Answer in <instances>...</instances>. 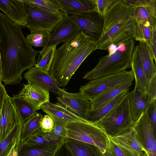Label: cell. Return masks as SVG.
I'll return each instance as SVG.
<instances>
[{
	"label": "cell",
	"mask_w": 156,
	"mask_h": 156,
	"mask_svg": "<svg viewBox=\"0 0 156 156\" xmlns=\"http://www.w3.org/2000/svg\"><path fill=\"white\" fill-rule=\"evenodd\" d=\"M22 27L0 12V46L2 81L5 85L16 84L22 80L23 71L35 66L39 51L27 41Z\"/></svg>",
	"instance_id": "obj_1"
},
{
	"label": "cell",
	"mask_w": 156,
	"mask_h": 156,
	"mask_svg": "<svg viewBox=\"0 0 156 156\" xmlns=\"http://www.w3.org/2000/svg\"><path fill=\"white\" fill-rule=\"evenodd\" d=\"M96 50V43L82 32L55 50L48 73L58 86H66L87 57Z\"/></svg>",
	"instance_id": "obj_2"
},
{
	"label": "cell",
	"mask_w": 156,
	"mask_h": 156,
	"mask_svg": "<svg viewBox=\"0 0 156 156\" xmlns=\"http://www.w3.org/2000/svg\"><path fill=\"white\" fill-rule=\"evenodd\" d=\"M102 31L96 49L108 50L111 45L118 47L134 39L136 22L132 9L123 0H116L103 16Z\"/></svg>",
	"instance_id": "obj_3"
},
{
	"label": "cell",
	"mask_w": 156,
	"mask_h": 156,
	"mask_svg": "<svg viewBox=\"0 0 156 156\" xmlns=\"http://www.w3.org/2000/svg\"><path fill=\"white\" fill-rule=\"evenodd\" d=\"M135 43L133 39L119 45L114 53L101 57L95 67L87 72L83 78L88 80H93L116 74L131 67V60Z\"/></svg>",
	"instance_id": "obj_4"
},
{
	"label": "cell",
	"mask_w": 156,
	"mask_h": 156,
	"mask_svg": "<svg viewBox=\"0 0 156 156\" xmlns=\"http://www.w3.org/2000/svg\"><path fill=\"white\" fill-rule=\"evenodd\" d=\"M133 122L126 94L119 104L95 124L112 138L129 129Z\"/></svg>",
	"instance_id": "obj_5"
},
{
	"label": "cell",
	"mask_w": 156,
	"mask_h": 156,
	"mask_svg": "<svg viewBox=\"0 0 156 156\" xmlns=\"http://www.w3.org/2000/svg\"><path fill=\"white\" fill-rule=\"evenodd\" d=\"M67 137L99 147L103 154L108 146L109 138L101 128L87 121L67 122Z\"/></svg>",
	"instance_id": "obj_6"
},
{
	"label": "cell",
	"mask_w": 156,
	"mask_h": 156,
	"mask_svg": "<svg viewBox=\"0 0 156 156\" xmlns=\"http://www.w3.org/2000/svg\"><path fill=\"white\" fill-rule=\"evenodd\" d=\"M23 8L27 20L25 27L31 34L43 31L51 32L56 25L68 15L63 12L54 13L23 4Z\"/></svg>",
	"instance_id": "obj_7"
},
{
	"label": "cell",
	"mask_w": 156,
	"mask_h": 156,
	"mask_svg": "<svg viewBox=\"0 0 156 156\" xmlns=\"http://www.w3.org/2000/svg\"><path fill=\"white\" fill-rule=\"evenodd\" d=\"M134 79L131 70H125L116 74L104 76L90 80L85 85L81 86L79 92L90 101L108 89L124 82L133 81Z\"/></svg>",
	"instance_id": "obj_8"
},
{
	"label": "cell",
	"mask_w": 156,
	"mask_h": 156,
	"mask_svg": "<svg viewBox=\"0 0 156 156\" xmlns=\"http://www.w3.org/2000/svg\"><path fill=\"white\" fill-rule=\"evenodd\" d=\"M132 128L135 137L148 156H156V136L148 116L147 109L133 122Z\"/></svg>",
	"instance_id": "obj_9"
},
{
	"label": "cell",
	"mask_w": 156,
	"mask_h": 156,
	"mask_svg": "<svg viewBox=\"0 0 156 156\" xmlns=\"http://www.w3.org/2000/svg\"><path fill=\"white\" fill-rule=\"evenodd\" d=\"M68 16L76 24L81 32L90 40L95 42L97 41L103 29V17L96 11L69 15Z\"/></svg>",
	"instance_id": "obj_10"
},
{
	"label": "cell",
	"mask_w": 156,
	"mask_h": 156,
	"mask_svg": "<svg viewBox=\"0 0 156 156\" xmlns=\"http://www.w3.org/2000/svg\"><path fill=\"white\" fill-rule=\"evenodd\" d=\"M81 32L76 24L67 15L55 26L46 45L41 51L37 61L51 48L56 47L60 43L73 38Z\"/></svg>",
	"instance_id": "obj_11"
},
{
	"label": "cell",
	"mask_w": 156,
	"mask_h": 156,
	"mask_svg": "<svg viewBox=\"0 0 156 156\" xmlns=\"http://www.w3.org/2000/svg\"><path fill=\"white\" fill-rule=\"evenodd\" d=\"M56 98L60 104L85 120L90 109V101L80 92L70 93L65 90L61 95Z\"/></svg>",
	"instance_id": "obj_12"
},
{
	"label": "cell",
	"mask_w": 156,
	"mask_h": 156,
	"mask_svg": "<svg viewBox=\"0 0 156 156\" xmlns=\"http://www.w3.org/2000/svg\"><path fill=\"white\" fill-rule=\"evenodd\" d=\"M21 123L11 98L7 93L0 111V142L8 135L15 125Z\"/></svg>",
	"instance_id": "obj_13"
},
{
	"label": "cell",
	"mask_w": 156,
	"mask_h": 156,
	"mask_svg": "<svg viewBox=\"0 0 156 156\" xmlns=\"http://www.w3.org/2000/svg\"><path fill=\"white\" fill-rule=\"evenodd\" d=\"M130 8L136 22L151 30L156 27V0H136L135 5Z\"/></svg>",
	"instance_id": "obj_14"
},
{
	"label": "cell",
	"mask_w": 156,
	"mask_h": 156,
	"mask_svg": "<svg viewBox=\"0 0 156 156\" xmlns=\"http://www.w3.org/2000/svg\"><path fill=\"white\" fill-rule=\"evenodd\" d=\"M28 82L37 85L42 88L61 95L64 90L60 88L48 72L44 71L36 67H32L23 75Z\"/></svg>",
	"instance_id": "obj_15"
},
{
	"label": "cell",
	"mask_w": 156,
	"mask_h": 156,
	"mask_svg": "<svg viewBox=\"0 0 156 156\" xmlns=\"http://www.w3.org/2000/svg\"><path fill=\"white\" fill-rule=\"evenodd\" d=\"M30 104L37 111L44 103L49 102V92L28 82L18 94Z\"/></svg>",
	"instance_id": "obj_16"
},
{
	"label": "cell",
	"mask_w": 156,
	"mask_h": 156,
	"mask_svg": "<svg viewBox=\"0 0 156 156\" xmlns=\"http://www.w3.org/2000/svg\"><path fill=\"white\" fill-rule=\"evenodd\" d=\"M62 144L29 145L20 142L15 147L14 156H55Z\"/></svg>",
	"instance_id": "obj_17"
},
{
	"label": "cell",
	"mask_w": 156,
	"mask_h": 156,
	"mask_svg": "<svg viewBox=\"0 0 156 156\" xmlns=\"http://www.w3.org/2000/svg\"><path fill=\"white\" fill-rule=\"evenodd\" d=\"M130 113L133 122L137 120L154 100L146 92L135 89L127 93Z\"/></svg>",
	"instance_id": "obj_18"
},
{
	"label": "cell",
	"mask_w": 156,
	"mask_h": 156,
	"mask_svg": "<svg viewBox=\"0 0 156 156\" xmlns=\"http://www.w3.org/2000/svg\"><path fill=\"white\" fill-rule=\"evenodd\" d=\"M0 10L15 24L26 26V18L20 0H0Z\"/></svg>",
	"instance_id": "obj_19"
},
{
	"label": "cell",
	"mask_w": 156,
	"mask_h": 156,
	"mask_svg": "<svg viewBox=\"0 0 156 156\" xmlns=\"http://www.w3.org/2000/svg\"><path fill=\"white\" fill-rule=\"evenodd\" d=\"M130 64L131 70L135 81L134 88L142 92H145L148 82L142 66L138 45L134 48Z\"/></svg>",
	"instance_id": "obj_20"
},
{
	"label": "cell",
	"mask_w": 156,
	"mask_h": 156,
	"mask_svg": "<svg viewBox=\"0 0 156 156\" xmlns=\"http://www.w3.org/2000/svg\"><path fill=\"white\" fill-rule=\"evenodd\" d=\"M110 139L135 156H144L146 153L136 139L132 127L120 135Z\"/></svg>",
	"instance_id": "obj_21"
},
{
	"label": "cell",
	"mask_w": 156,
	"mask_h": 156,
	"mask_svg": "<svg viewBox=\"0 0 156 156\" xmlns=\"http://www.w3.org/2000/svg\"><path fill=\"white\" fill-rule=\"evenodd\" d=\"M64 143L73 156H101L100 148L94 145L66 137Z\"/></svg>",
	"instance_id": "obj_22"
},
{
	"label": "cell",
	"mask_w": 156,
	"mask_h": 156,
	"mask_svg": "<svg viewBox=\"0 0 156 156\" xmlns=\"http://www.w3.org/2000/svg\"><path fill=\"white\" fill-rule=\"evenodd\" d=\"M132 83V81L124 82L112 87L101 92L90 101V109L99 108L108 103L121 93L126 91H129Z\"/></svg>",
	"instance_id": "obj_23"
},
{
	"label": "cell",
	"mask_w": 156,
	"mask_h": 156,
	"mask_svg": "<svg viewBox=\"0 0 156 156\" xmlns=\"http://www.w3.org/2000/svg\"><path fill=\"white\" fill-rule=\"evenodd\" d=\"M49 116H54L66 124L76 121H87L78 116L58 102L53 104L50 102L44 104L40 108Z\"/></svg>",
	"instance_id": "obj_24"
},
{
	"label": "cell",
	"mask_w": 156,
	"mask_h": 156,
	"mask_svg": "<svg viewBox=\"0 0 156 156\" xmlns=\"http://www.w3.org/2000/svg\"><path fill=\"white\" fill-rule=\"evenodd\" d=\"M60 11L68 15L78 14L95 11L92 0H56Z\"/></svg>",
	"instance_id": "obj_25"
},
{
	"label": "cell",
	"mask_w": 156,
	"mask_h": 156,
	"mask_svg": "<svg viewBox=\"0 0 156 156\" xmlns=\"http://www.w3.org/2000/svg\"><path fill=\"white\" fill-rule=\"evenodd\" d=\"M128 91H126L121 93L108 103L99 108L94 109H90L85 120L91 123L95 124L119 104Z\"/></svg>",
	"instance_id": "obj_26"
},
{
	"label": "cell",
	"mask_w": 156,
	"mask_h": 156,
	"mask_svg": "<svg viewBox=\"0 0 156 156\" xmlns=\"http://www.w3.org/2000/svg\"><path fill=\"white\" fill-rule=\"evenodd\" d=\"M23 126L22 123L16 124L0 142V156H8L13 147L21 142Z\"/></svg>",
	"instance_id": "obj_27"
},
{
	"label": "cell",
	"mask_w": 156,
	"mask_h": 156,
	"mask_svg": "<svg viewBox=\"0 0 156 156\" xmlns=\"http://www.w3.org/2000/svg\"><path fill=\"white\" fill-rule=\"evenodd\" d=\"M141 61L148 82L156 75L154 58L148 45L145 43L139 42Z\"/></svg>",
	"instance_id": "obj_28"
},
{
	"label": "cell",
	"mask_w": 156,
	"mask_h": 156,
	"mask_svg": "<svg viewBox=\"0 0 156 156\" xmlns=\"http://www.w3.org/2000/svg\"><path fill=\"white\" fill-rule=\"evenodd\" d=\"M11 99L21 122L23 124L37 112L30 104L18 95H13Z\"/></svg>",
	"instance_id": "obj_29"
},
{
	"label": "cell",
	"mask_w": 156,
	"mask_h": 156,
	"mask_svg": "<svg viewBox=\"0 0 156 156\" xmlns=\"http://www.w3.org/2000/svg\"><path fill=\"white\" fill-rule=\"evenodd\" d=\"M64 141L54 137L50 135L48 133H44L40 129L22 143L29 145L49 144H62L64 143Z\"/></svg>",
	"instance_id": "obj_30"
},
{
	"label": "cell",
	"mask_w": 156,
	"mask_h": 156,
	"mask_svg": "<svg viewBox=\"0 0 156 156\" xmlns=\"http://www.w3.org/2000/svg\"><path fill=\"white\" fill-rule=\"evenodd\" d=\"M43 115L37 112L23 124L21 142L22 143L36 131L40 128Z\"/></svg>",
	"instance_id": "obj_31"
},
{
	"label": "cell",
	"mask_w": 156,
	"mask_h": 156,
	"mask_svg": "<svg viewBox=\"0 0 156 156\" xmlns=\"http://www.w3.org/2000/svg\"><path fill=\"white\" fill-rule=\"evenodd\" d=\"M23 4L48 12L60 13L61 8L56 0H20Z\"/></svg>",
	"instance_id": "obj_32"
},
{
	"label": "cell",
	"mask_w": 156,
	"mask_h": 156,
	"mask_svg": "<svg viewBox=\"0 0 156 156\" xmlns=\"http://www.w3.org/2000/svg\"><path fill=\"white\" fill-rule=\"evenodd\" d=\"M51 34V32L49 31H41L30 33L28 34L26 38L31 46L44 48L49 41Z\"/></svg>",
	"instance_id": "obj_33"
},
{
	"label": "cell",
	"mask_w": 156,
	"mask_h": 156,
	"mask_svg": "<svg viewBox=\"0 0 156 156\" xmlns=\"http://www.w3.org/2000/svg\"><path fill=\"white\" fill-rule=\"evenodd\" d=\"M152 30L138 22H136L134 39L144 42L149 45L151 36Z\"/></svg>",
	"instance_id": "obj_34"
},
{
	"label": "cell",
	"mask_w": 156,
	"mask_h": 156,
	"mask_svg": "<svg viewBox=\"0 0 156 156\" xmlns=\"http://www.w3.org/2000/svg\"><path fill=\"white\" fill-rule=\"evenodd\" d=\"M54 122L53 129L49 133L59 139L64 141L67 136V132L66 128V123L56 117L50 116Z\"/></svg>",
	"instance_id": "obj_35"
},
{
	"label": "cell",
	"mask_w": 156,
	"mask_h": 156,
	"mask_svg": "<svg viewBox=\"0 0 156 156\" xmlns=\"http://www.w3.org/2000/svg\"><path fill=\"white\" fill-rule=\"evenodd\" d=\"M101 156H135L115 144L109 138L108 146Z\"/></svg>",
	"instance_id": "obj_36"
},
{
	"label": "cell",
	"mask_w": 156,
	"mask_h": 156,
	"mask_svg": "<svg viewBox=\"0 0 156 156\" xmlns=\"http://www.w3.org/2000/svg\"><path fill=\"white\" fill-rule=\"evenodd\" d=\"M56 49V47H52L49 49L39 60L37 61L35 66L44 71L48 72Z\"/></svg>",
	"instance_id": "obj_37"
},
{
	"label": "cell",
	"mask_w": 156,
	"mask_h": 156,
	"mask_svg": "<svg viewBox=\"0 0 156 156\" xmlns=\"http://www.w3.org/2000/svg\"><path fill=\"white\" fill-rule=\"evenodd\" d=\"M95 11L103 17L108 9L116 0H92Z\"/></svg>",
	"instance_id": "obj_38"
},
{
	"label": "cell",
	"mask_w": 156,
	"mask_h": 156,
	"mask_svg": "<svg viewBox=\"0 0 156 156\" xmlns=\"http://www.w3.org/2000/svg\"><path fill=\"white\" fill-rule=\"evenodd\" d=\"M156 101L154 100L147 109V114L154 136H156Z\"/></svg>",
	"instance_id": "obj_39"
},
{
	"label": "cell",
	"mask_w": 156,
	"mask_h": 156,
	"mask_svg": "<svg viewBox=\"0 0 156 156\" xmlns=\"http://www.w3.org/2000/svg\"><path fill=\"white\" fill-rule=\"evenodd\" d=\"M54 125V122L52 118L49 115H46L42 118L40 129L44 133H48L53 129Z\"/></svg>",
	"instance_id": "obj_40"
},
{
	"label": "cell",
	"mask_w": 156,
	"mask_h": 156,
	"mask_svg": "<svg viewBox=\"0 0 156 156\" xmlns=\"http://www.w3.org/2000/svg\"><path fill=\"white\" fill-rule=\"evenodd\" d=\"M145 92L153 100L156 99V75L149 82Z\"/></svg>",
	"instance_id": "obj_41"
},
{
	"label": "cell",
	"mask_w": 156,
	"mask_h": 156,
	"mask_svg": "<svg viewBox=\"0 0 156 156\" xmlns=\"http://www.w3.org/2000/svg\"><path fill=\"white\" fill-rule=\"evenodd\" d=\"M148 46L152 54L155 62L156 61V27L152 30V34L150 43Z\"/></svg>",
	"instance_id": "obj_42"
},
{
	"label": "cell",
	"mask_w": 156,
	"mask_h": 156,
	"mask_svg": "<svg viewBox=\"0 0 156 156\" xmlns=\"http://www.w3.org/2000/svg\"><path fill=\"white\" fill-rule=\"evenodd\" d=\"M55 156H73V155L63 143L60 147Z\"/></svg>",
	"instance_id": "obj_43"
},
{
	"label": "cell",
	"mask_w": 156,
	"mask_h": 156,
	"mask_svg": "<svg viewBox=\"0 0 156 156\" xmlns=\"http://www.w3.org/2000/svg\"><path fill=\"white\" fill-rule=\"evenodd\" d=\"M7 94L4 86L0 85V111L2 108L5 96Z\"/></svg>",
	"instance_id": "obj_44"
},
{
	"label": "cell",
	"mask_w": 156,
	"mask_h": 156,
	"mask_svg": "<svg viewBox=\"0 0 156 156\" xmlns=\"http://www.w3.org/2000/svg\"><path fill=\"white\" fill-rule=\"evenodd\" d=\"M2 60L1 55L0 46V85L2 84Z\"/></svg>",
	"instance_id": "obj_45"
},
{
	"label": "cell",
	"mask_w": 156,
	"mask_h": 156,
	"mask_svg": "<svg viewBox=\"0 0 156 156\" xmlns=\"http://www.w3.org/2000/svg\"><path fill=\"white\" fill-rule=\"evenodd\" d=\"M15 147H13L8 156H14L15 152Z\"/></svg>",
	"instance_id": "obj_46"
},
{
	"label": "cell",
	"mask_w": 156,
	"mask_h": 156,
	"mask_svg": "<svg viewBox=\"0 0 156 156\" xmlns=\"http://www.w3.org/2000/svg\"><path fill=\"white\" fill-rule=\"evenodd\" d=\"M144 156H148V155L146 153L145 154V155H144Z\"/></svg>",
	"instance_id": "obj_47"
}]
</instances>
